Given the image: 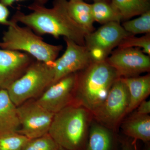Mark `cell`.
<instances>
[{"mask_svg":"<svg viewBox=\"0 0 150 150\" xmlns=\"http://www.w3.org/2000/svg\"><path fill=\"white\" fill-rule=\"evenodd\" d=\"M67 0H54L51 8L34 1L28 7L31 11L25 14L18 11L12 19L30 28L38 35L49 34L56 39L60 36L85 46L88 33L70 16L67 8Z\"/></svg>","mask_w":150,"mask_h":150,"instance_id":"1","label":"cell"},{"mask_svg":"<svg viewBox=\"0 0 150 150\" xmlns=\"http://www.w3.org/2000/svg\"><path fill=\"white\" fill-rule=\"evenodd\" d=\"M89 110L74 102L54 114L48 134L66 150H86L90 126Z\"/></svg>","mask_w":150,"mask_h":150,"instance_id":"2","label":"cell"},{"mask_svg":"<svg viewBox=\"0 0 150 150\" xmlns=\"http://www.w3.org/2000/svg\"><path fill=\"white\" fill-rule=\"evenodd\" d=\"M119 76L106 60L92 62L77 72L74 101L92 114L102 104Z\"/></svg>","mask_w":150,"mask_h":150,"instance_id":"3","label":"cell"},{"mask_svg":"<svg viewBox=\"0 0 150 150\" xmlns=\"http://www.w3.org/2000/svg\"><path fill=\"white\" fill-rule=\"evenodd\" d=\"M10 21L7 30L4 32L2 41L0 42L1 49L23 51L37 61L52 64L63 46L46 43L30 28L21 27L12 19Z\"/></svg>","mask_w":150,"mask_h":150,"instance_id":"4","label":"cell"},{"mask_svg":"<svg viewBox=\"0 0 150 150\" xmlns=\"http://www.w3.org/2000/svg\"><path fill=\"white\" fill-rule=\"evenodd\" d=\"M52 64L35 60L20 78L6 89L10 98L17 106L37 96L53 84Z\"/></svg>","mask_w":150,"mask_h":150,"instance_id":"5","label":"cell"},{"mask_svg":"<svg viewBox=\"0 0 150 150\" xmlns=\"http://www.w3.org/2000/svg\"><path fill=\"white\" fill-rule=\"evenodd\" d=\"M129 103L128 88L121 78L112 85L102 104L92 113L96 122L112 131L127 115Z\"/></svg>","mask_w":150,"mask_h":150,"instance_id":"6","label":"cell"},{"mask_svg":"<svg viewBox=\"0 0 150 150\" xmlns=\"http://www.w3.org/2000/svg\"><path fill=\"white\" fill-rule=\"evenodd\" d=\"M120 23H108L86 35L85 46L88 49L93 62L107 59L112 50L129 35Z\"/></svg>","mask_w":150,"mask_h":150,"instance_id":"7","label":"cell"},{"mask_svg":"<svg viewBox=\"0 0 150 150\" xmlns=\"http://www.w3.org/2000/svg\"><path fill=\"white\" fill-rule=\"evenodd\" d=\"M20 126L18 133L30 139L48 134L54 113L44 108L36 100H30L17 107Z\"/></svg>","mask_w":150,"mask_h":150,"instance_id":"8","label":"cell"},{"mask_svg":"<svg viewBox=\"0 0 150 150\" xmlns=\"http://www.w3.org/2000/svg\"><path fill=\"white\" fill-rule=\"evenodd\" d=\"M106 59L120 78L138 76L150 70V56L137 48H118Z\"/></svg>","mask_w":150,"mask_h":150,"instance_id":"9","label":"cell"},{"mask_svg":"<svg viewBox=\"0 0 150 150\" xmlns=\"http://www.w3.org/2000/svg\"><path fill=\"white\" fill-rule=\"evenodd\" d=\"M64 39L67 44L66 51L52 64L54 73L53 84L66 76L80 71L93 62L85 46L79 45L66 38Z\"/></svg>","mask_w":150,"mask_h":150,"instance_id":"10","label":"cell"},{"mask_svg":"<svg viewBox=\"0 0 150 150\" xmlns=\"http://www.w3.org/2000/svg\"><path fill=\"white\" fill-rule=\"evenodd\" d=\"M77 72L71 74L51 85L36 100L54 114L74 101Z\"/></svg>","mask_w":150,"mask_h":150,"instance_id":"11","label":"cell"},{"mask_svg":"<svg viewBox=\"0 0 150 150\" xmlns=\"http://www.w3.org/2000/svg\"><path fill=\"white\" fill-rule=\"evenodd\" d=\"M35 60L21 51L0 49V88L6 89Z\"/></svg>","mask_w":150,"mask_h":150,"instance_id":"12","label":"cell"},{"mask_svg":"<svg viewBox=\"0 0 150 150\" xmlns=\"http://www.w3.org/2000/svg\"><path fill=\"white\" fill-rule=\"evenodd\" d=\"M20 126L17 106L10 98L6 90L0 89V136L16 133Z\"/></svg>","mask_w":150,"mask_h":150,"instance_id":"13","label":"cell"},{"mask_svg":"<svg viewBox=\"0 0 150 150\" xmlns=\"http://www.w3.org/2000/svg\"><path fill=\"white\" fill-rule=\"evenodd\" d=\"M126 84L129 94L127 114L134 111L150 94V74L131 78H121Z\"/></svg>","mask_w":150,"mask_h":150,"instance_id":"14","label":"cell"},{"mask_svg":"<svg viewBox=\"0 0 150 150\" xmlns=\"http://www.w3.org/2000/svg\"><path fill=\"white\" fill-rule=\"evenodd\" d=\"M115 147L112 130L96 121L91 122L86 150H114Z\"/></svg>","mask_w":150,"mask_h":150,"instance_id":"15","label":"cell"},{"mask_svg":"<svg viewBox=\"0 0 150 150\" xmlns=\"http://www.w3.org/2000/svg\"><path fill=\"white\" fill-rule=\"evenodd\" d=\"M122 130L126 136L134 141L145 143L150 141V116L134 113L122 123Z\"/></svg>","mask_w":150,"mask_h":150,"instance_id":"16","label":"cell"},{"mask_svg":"<svg viewBox=\"0 0 150 150\" xmlns=\"http://www.w3.org/2000/svg\"><path fill=\"white\" fill-rule=\"evenodd\" d=\"M67 8L70 16L88 34L95 30L91 4L84 0H67Z\"/></svg>","mask_w":150,"mask_h":150,"instance_id":"17","label":"cell"},{"mask_svg":"<svg viewBox=\"0 0 150 150\" xmlns=\"http://www.w3.org/2000/svg\"><path fill=\"white\" fill-rule=\"evenodd\" d=\"M110 2L122 20L140 16L150 11V0H110Z\"/></svg>","mask_w":150,"mask_h":150,"instance_id":"18","label":"cell"},{"mask_svg":"<svg viewBox=\"0 0 150 150\" xmlns=\"http://www.w3.org/2000/svg\"><path fill=\"white\" fill-rule=\"evenodd\" d=\"M92 14L94 21L102 25L108 23H120L122 19L111 5L110 2L98 1L91 4Z\"/></svg>","mask_w":150,"mask_h":150,"instance_id":"19","label":"cell"},{"mask_svg":"<svg viewBox=\"0 0 150 150\" xmlns=\"http://www.w3.org/2000/svg\"><path fill=\"white\" fill-rule=\"evenodd\" d=\"M121 25L126 31L132 35L150 33V11L137 18L124 22Z\"/></svg>","mask_w":150,"mask_h":150,"instance_id":"20","label":"cell"},{"mask_svg":"<svg viewBox=\"0 0 150 150\" xmlns=\"http://www.w3.org/2000/svg\"><path fill=\"white\" fill-rule=\"evenodd\" d=\"M29 140L18 132L0 136V150H22Z\"/></svg>","mask_w":150,"mask_h":150,"instance_id":"21","label":"cell"},{"mask_svg":"<svg viewBox=\"0 0 150 150\" xmlns=\"http://www.w3.org/2000/svg\"><path fill=\"white\" fill-rule=\"evenodd\" d=\"M60 146L49 134L30 139L22 150H60Z\"/></svg>","mask_w":150,"mask_h":150,"instance_id":"22","label":"cell"},{"mask_svg":"<svg viewBox=\"0 0 150 150\" xmlns=\"http://www.w3.org/2000/svg\"><path fill=\"white\" fill-rule=\"evenodd\" d=\"M118 48H142V51L145 54L150 55V33L141 37H136L131 35L123 39L118 46Z\"/></svg>","mask_w":150,"mask_h":150,"instance_id":"23","label":"cell"},{"mask_svg":"<svg viewBox=\"0 0 150 150\" xmlns=\"http://www.w3.org/2000/svg\"><path fill=\"white\" fill-rule=\"evenodd\" d=\"M9 11L7 7L0 3V23L8 25L10 21L8 20Z\"/></svg>","mask_w":150,"mask_h":150,"instance_id":"24","label":"cell"},{"mask_svg":"<svg viewBox=\"0 0 150 150\" xmlns=\"http://www.w3.org/2000/svg\"><path fill=\"white\" fill-rule=\"evenodd\" d=\"M135 113L140 115H149L150 113V100H145L140 103Z\"/></svg>","mask_w":150,"mask_h":150,"instance_id":"25","label":"cell"},{"mask_svg":"<svg viewBox=\"0 0 150 150\" xmlns=\"http://www.w3.org/2000/svg\"><path fill=\"white\" fill-rule=\"evenodd\" d=\"M23 1H25V0H0V3H1L6 6L8 7L11 6L15 2ZM34 1H35L38 2L42 3L45 4L48 1V0H34ZM84 1H89L90 0H84Z\"/></svg>","mask_w":150,"mask_h":150,"instance_id":"26","label":"cell"},{"mask_svg":"<svg viewBox=\"0 0 150 150\" xmlns=\"http://www.w3.org/2000/svg\"><path fill=\"white\" fill-rule=\"evenodd\" d=\"M122 150H137L135 146L129 143H125L123 144Z\"/></svg>","mask_w":150,"mask_h":150,"instance_id":"27","label":"cell"},{"mask_svg":"<svg viewBox=\"0 0 150 150\" xmlns=\"http://www.w3.org/2000/svg\"><path fill=\"white\" fill-rule=\"evenodd\" d=\"M110 0H93V2L98 1H105L110 2Z\"/></svg>","mask_w":150,"mask_h":150,"instance_id":"28","label":"cell"},{"mask_svg":"<svg viewBox=\"0 0 150 150\" xmlns=\"http://www.w3.org/2000/svg\"><path fill=\"white\" fill-rule=\"evenodd\" d=\"M146 150H150V146L148 147L146 149Z\"/></svg>","mask_w":150,"mask_h":150,"instance_id":"29","label":"cell"},{"mask_svg":"<svg viewBox=\"0 0 150 150\" xmlns=\"http://www.w3.org/2000/svg\"><path fill=\"white\" fill-rule=\"evenodd\" d=\"M60 150H66L64 149H62V148H60Z\"/></svg>","mask_w":150,"mask_h":150,"instance_id":"30","label":"cell"},{"mask_svg":"<svg viewBox=\"0 0 150 150\" xmlns=\"http://www.w3.org/2000/svg\"><path fill=\"white\" fill-rule=\"evenodd\" d=\"M0 89H1V88H0Z\"/></svg>","mask_w":150,"mask_h":150,"instance_id":"31","label":"cell"}]
</instances>
